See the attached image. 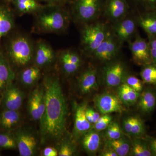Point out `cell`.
Listing matches in <instances>:
<instances>
[{"mask_svg": "<svg viewBox=\"0 0 156 156\" xmlns=\"http://www.w3.org/2000/svg\"><path fill=\"white\" fill-rule=\"evenodd\" d=\"M46 104L40 121L42 142L60 140L66 130L67 105L58 79L46 76L43 81Z\"/></svg>", "mask_w": 156, "mask_h": 156, "instance_id": "cell-1", "label": "cell"}, {"mask_svg": "<svg viewBox=\"0 0 156 156\" xmlns=\"http://www.w3.org/2000/svg\"><path fill=\"white\" fill-rule=\"evenodd\" d=\"M62 6L48 5L37 13L36 25L44 33H58L65 31L70 22V16Z\"/></svg>", "mask_w": 156, "mask_h": 156, "instance_id": "cell-2", "label": "cell"}, {"mask_svg": "<svg viewBox=\"0 0 156 156\" xmlns=\"http://www.w3.org/2000/svg\"><path fill=\"white\" fill-rule=\"evenodd\" d=\"M34 48L27 37L19 36L9 42L7 48V56L16 66H24L33 58Z\"/></svg>", "mask_w": 156, "mask_h": 156, "instance_id": "cell-3", "label": "cell"}, {"mask_svg": "<svg viewBox=\"0 0 156 156\" xmlns=\"http://www.w3.org/2000/svg\"><path fill=\"white\" fill-rule=\"evenodd\" d=\"M104 0H73L71 9L78 22L89 24L97 20L103 13Z\"/></svg>", "mask_w": 156, "mask_h": 156, "instance_id": "cell-4", "label": "cell"}, {"mask_svg": "<svg viewBox=\"0 0 156 156\" xmlns=\"http://www.w3.org/2000/svg\"><path fill=\"white\" fill-rule=\"evenodd\" d=\"M110 30L104 23L87 24L81 33V41L84 50L92 55L106 38Z\"/></svg>", "mask_w": 156, "mask_h": 156, "instance_id": "cell-5", "label": "cell"}, {"mask_svg": "<svg viewBox=\"0 0 156 156\" xmlns=\"http://www.w3.org/2000/svg\"><path fill=\"white\" fill-rule=\"evenodd\" d=\"M122 44L110 30L106 38L92 54L101 61L108 62L114 59L119 53Z\"/></svg>", "mask_w": 156, "mask_h": 156, "instance_id": "cell-6", "label": "cell"}, {"mask_svg": "<svg viewBox=\"0 0 156 156\" xmlns=\"http://www.w3.org/2000/svg\"><path fill=\"white\" fill-rule=\"evenodd\" d=\"M113 60L107 62L103 69L104 80L110 87H118L122 85L128 75L124 63L119 60Z\"/></svg>", "mask_w": 156, "mask_h": 156, "instance_id": "cell-7", "label": "cell"}, {"mask_svg": "<svg viewBox=\"0 0 156 156\" xmlns=\"http://www.w3.org/2000/svg\"><path fill=\"white\" fill-rule=\"evenodd\" d=\"M128 43L132 59L135 63L143 66L152 64L150 48L148 40L137 34L134 41Z\"/></svg>", "mask_w": 156, "mask_h": 156, "instance_id": "cell-8", "label": "cell"}, {"mask_svg": "<svg viewBox=\"0 0 156 156\" xmlns=\"http://www.w3.org/2000/svg\"><path fill=\"white\" fill-rule=\"evenodd\" d=\"M20 155L32 156L37 152L38 141L30 131L20 128L14 133Z\"/></svg>", "mask_w": 156, "mask_h": 156, "instance_id": "cell-9", "label": "cell"}, {"mask_svg": "<svg viewBox=\"0 0 156 156\" xmlns=\"http://www.w3.org/2000/svg\"><path fill=\"white\" fill-rule=\"evenodd\" d=\"M130 6L128 0H104L103 13L113 23L128 15Z\"/></svg>", "mask_w": 156, "mask_h": 156, "instance_id": "cell-10", "label": "cell"}, {"mask_svg": "<svg viewBox=\"0 0 156 156\" xmlns=\"http://www.w3.org/2000/svg\"><path fill=\"white\" fill-rule=\"evenodd\" d=\"M111 31L119 41L122 44L129 42L135 35L138 24L137 20L128 15L123 19L112 23Z\"/></svg>", "mask_w": 156, "mask_h": 156, "instance_id": "cell-11", "label": "cell"}, {"mask_svg": "<svg viewBox=\"0 0 156 156\" xmlns=\"http://www.w3.org/2000/svg\"><path fill=\"white\" fill-rule=\"evenodd\" d=\"M46 98L44 89L37 88L29 97L27 108L30 116L34 121H41L45 111Z\"/></svg>", "mask_w": 156, "mask_h": 156, "instance_id": "cell-12", "label": "cell"}, {"mask_svg": "<svg viewBox=\"0 0 156 156\" xmlns=\"http://www.w3.org/2000/svg\"><path fill=\"white\" fill-rule=\"evenodd\" d=\"M96 107L102 114L113 112L122 113L124 111L122 103L119 98L113 94L103 93L95 98Z\"/></svg>", "mask_w": 156, "mask_h": 156, "instance_id": "cell-13", "label": "cell"}, {"mask_svg": "<svg viewBox=\"0 0 156 156\" xmlns=\"http://www.w3.org/2000/svg\"><path fill=\"white\" fill-rule=\"evenodd\" d=\"M24 94L13 83L4 90L2 99L3 109L18 111L21 108L24 99Z\"/></svg>", "mask_w": 156, "mask_h": 156, "instance_id": "cell-14", "label": "cell"}, {"mask_svg": "<svg viewBox=\"0 0 156 156\" xmlns=\"http://www.w3.org/2000/svg\"><path fill=\"white\" fill-rule=\"evenodd\" d=\"M75 106L73 135L78 139L92 129V124L87 120L86 115L87 106L86 103L76 104Z\"/></svg>", "mask_w": 156, "mask_h": 156, "instance_id": "cell-15", "label": "cell"}, {"mask_svg": "<svg viewBox=\"0 0 156 156\" xmlns=\"http://www.w3.org/2000/svg\"><path fill=\"white\" fill-rule=\"evenodd\" d=\"M55 56L54 50L48 43L43 41L37 43L33 57L35 66L40 68L46 67L53 62Z\"/></svg>", "mask_w": 156, "mask_h": 156, "instance_id": "cell-16", "label": "cell"}, {"mask_svg": "<svg viewBox=\"0 0 156 156\" xmlns=\"http://www.w3.org/2000/svg\"><path fill=\"white\" fill-rule=\"evenodd\" d=\"M59 60L65 73L72 75L80 68L82 63L80 56L72 50H65L60 53Z\"/></svg>", "mask_w": 156, "mask_h": 156, "instance_id": "cell-17", "label": "cell"}, {"mask_svg": "<svg viewBox=\"0 0 156 156\" xmlns=\"http://www.w3.org/2000/svg\"><path fill=\"white\" fill-rule=\"evenodd\" d=\"M78 87L83 94H87L98 87L96 70L89 67L81 74L78 80Z\"/></svg>", "mask_w": 156, "mask_h": 156, "instance_id": "cell-18", "label": "cell"}, {"mask_svg": "<svg viewBox=\"0 0 156 156\" xmlns=\"http://www.w3.org/2000/svg\"><path fill=\"white\" fill-rule=\"evenodd\" d=\"M14 78V71L7 57L0 49V92L4 91L6 87L13 83Z\"/></svg>", "mask_w": 156, "mask_h": 156, "instance_id": "cell-19", "label": "cell"}, {"mask_svg": "<svg viewBox=\"0 0 156 156\" xmlns=\"http://www.w3.org/2000/svg\"><path fill=\"white\" fill-rule=\"evenodd\" d=\"M21 118L18 111L3 109L0 113V131H11L18 126Z\"/></svg>", "mask_w": 156, "mask_h": 156, "instance_id": "cell-20", "label": "cell"}, {"mask_svg": "<svg viewBox=\"0 0 156 156\" xmlns=\"http://www.w3.org/2000/svg\"><path fill=\"white\" fill-rule=\"evenodd\" d=\"M137 21L147 36H156V10L146 11L140 15Z\"/></svg>", "mask_w": 156, "mask_h": 156, "instance_id": "cell-21", "label": "cell"}, {"mask_svg": "<svg viewBox=\"0 0 156 156\" xmlns=\"http://www.w3.org/2000/svg\"><path fill=\"white\" fill-rule=\"evenodd\" d=\"M14 17L9 7L0 5V36L6 35L14 28Z\"/></svg>", "mask_w": 156, "mask_h": 156, "instance_id": "cell-22", "label": "cell"}, {"mask_svg": "<svg viewBox=\"0 0 156 156\" xmlns=\"http://www.w3.org/2000/svg\"><path fill=\"white\" fill-rule=\"evenodd\" d=\"M12 4L20 14H36L44 8L37 0H12Z\"/></svg>", "mask_w": 156, "mask_h": 156, "instance_id": "cell-23", "label": "cell"}, {"mask_svg": "<svg viewBox=\"0 0 156 156\" xmlns=\"http://www.w3.org/2000/svg\"><path fill=\"white\" fill-rule=\"evenodd\" d=\"M98 132L96 130L91 129L83 136L82 145L88 153H96L100 147L101 139Z\"/></svg>", "mask_w": 156, "mask_h": 156, "instance_id": "cell-24", "label": "cell"}, {"mask_svg": "<svg viewBox=\"0 0 156 156\" xmlns=\"http://www.w3.org/2000/svg\"><path fill=\"white\" fill-rule=\"evenodd\" d=\"M124 130L128 134L136 136H142L145 132V126L142 120L138 117H128L123 123Z\"/></svg>", "mask_w": 156, "mask_h": 156, "instance_id": "cell-25", "label": "cell"}, {"mask_svg": "<svg viewBox=\"0 0 156 156\" xmlns=\"http://www.w3.org/2000/svg\"><path fill=\"white\" fill-rule=\"evenodd\" d=\"M118 93V97L122 103L127 105H132L136 103L140 94L125 83L119 86Z\"/></svg>", "mask_w": 156, "mask_h": 156, "instance_id": "cell-26", "label": "cell"}, {"mask_svg": "<svg viewBox=\"0 0 156 156\" xmlns=\"http://www.w3.org/2000/svg\"><path fill=\"white\" fill-rule=\"evenodd\" d=\"M138 107L142 112L148 114L154 110L156 105V97L150 90H146L140 94Z\"/></svg>", "mask_w": 156, "mask_h": 156, "instance_id": "cell-27", "label": "cell"}, {"mask_svg": "<svg viewBox=\"0 0 156 156\" xmlns=\"http://www.w3.org/2000/svg\"><path fill=\"white\" fill-rule=\"evenodd\" d=\"M41 74L40 68L35 65L23 70L20 74V80L23 85L31 87L37 82Z\"/></svg>", "mask_w": 156, "mask_h": 156, "instance_id": "cell-28", "label": "cell"}, {"mask_svg": "<svg viewBox=\"0 0 156 156\" xmlns=\"http://www.w3.org/2000/svg\"><path fill=\"white\" fill-rule=\"evenodd\" d=\"M106 147L113 151L118 156H126L131 151L130 144L123 137L116 140H108Z\"/></svg>", "mask_w": 156, "mask_h": 156, "instance_id": "cell-29", "label": "cell"}, {"mask_svg": "<svg viewBox=\"0 0 156 156\" xmlns=\"http://www.w3.org/2000/svg\"><path fill=\"white\" fill-rule=\"evenodd\" d=\"M131 150V154L132 156H152L148 144L144 138H135L133 140Z\"/></svg>", "mask_w": 156, "mask_h": 156, "instance_id": "cell-30", "label": "cell"}, {"mask_svg": "<svg viewBox=\"0 0 156 156\" xmlns=\"http://www.w3.org/2000/svg\"><path fill=\"white\" fill-rule=\"evenodd\" d=\"M17 148L14 133L11 131H0V149L14 150Z\"/></svg>", "mask_w": 156, "mask_h": 156, "instance_id": "cell-31", "label": "cell"}, {"mask_svg": "<svg viewBox=\"0 0 156 156\" xmlns=\"http://www.w3.org/2000/svg\"><path fill=\"white\" fill-rule=\"evenodd\" d=\"M140 76L143 81L148 84H156V66L153 64L144 66Z\"/></svg>", "mask_w": 156, "mask_h": 156, "instance_id": "cell-32", "label": "cell"}, {"mask_svg": "<svg viewBox=\"0 0 156 156\" xmlns=\"http://www.w3.org/2000/svg\"><path fill=\"white\" fill-rule=\"evenodd\" d=\"M58 148V156H72L74 154L76 148L73 141L68 138H63L60 140Z\"/></svg>", "mask_w": 156, "mask_h": 156, "instance_id": "cell-33", "label": "cell"}, {"mask_svg": "<svg viewBox=\"0 0 156 156\" xmlns=\"http://www.w3.org/2000/svg\"><path fill=\"white\" fill-rule=\"evenodd\" d=\"M105 130V135L108 140H116L122 137V130L116 122H112Z\"/></svg>", "mask_w": 156, "mask_h": 156, "instance_id": "cell-34", "label": "cell"}, {"mask_svg": "<svg viewBox=\"0 0 156 156\" xmlns=\"http://www.w3.org/2000/svg\"><path fill=\"white\" fill-rule=\"evenodd\" d=\"M124 83L127 84L129 87L136 92L140 93L142 91L143 87L142 82L135 76L127 75Z\"/></svg>", "mask_w": 156, "mask_h": 156, "instance_id": "cell-35", "label": "cell"}, {"mask_svg": "<svg viewBox=\"0 0 156 156\" xmlns=\"http://www.w3.org/2000/svg\"><path fill=\"white\" fill-rule=\"evenodd\" d=\"M112 122V118L108 114L103 115L101 116L97 122L94 124V130L97 131L105 130Z\"/></svg>", "mask_w": 156, "mask_h": 156, "instance_id": "cell-36", "label": "cell"}, {"mask_svg": "<svg viewBox=\"0 0 156 156\" xmlns=\"http://www.w3.org/2000/svg\"><path fill=\"white\" fill-rule=\"evenodd\" d=\"M138 5L145 9L146 11L156 10V0H131Z\"/></svg>", "mask_w": 156, "mask_h": 156, "instance_id": "cell-37", "label": "cell"}, {"mask_svg": "<svg viewBox=\"0 0 156 156\" xmlns=\"http://www.w3.org/2000/svg\"><path fill=\"white\" fill-rule=\"evenodd\" d=\"M151 57L152 63L156 66V36H147Z\"/></svg>", "mask_w": 156, "mask_h": 156, "instance_id": "cell-38", "label": "cell"}, {"mask_svg": "<svg viewBox=\"0 0 156 156\" xmlns=\"http://www.w3.org/2000/svg\"><path fill=\"white\" fill-rule=\"evenodd\" d=\"M148 144L152 156H156V138L150 136H146L144 138Z\"/></svg>", "mask_w": 156, "mask_h": 156, "instance_id": "cell-39", "label": "cell"}, {"mask_svg": "<svg viewBox=\"0 0 156 156\" xmlns=\"http://www.w3.org/2000/svg\"><path fill=\"white\" fill-rule=\"evenodd\" d=\"M43 154L44 156H58V151L55 148L48 147L43 151Z\"/></svg>", "mask_w": 156, "mask_h": 156, "instance_id": "cell-40", "label": "cell"}, {"mask_svg": "<svg viewBox=\"0 0 156 156\" xmlns=\"http://www.w3.org/2000/svg\"><path fill=\"white\" fill-rule=\"evenodd\" d=\"M48 3V5H56L63 6L66 3L67 0H42Z\"/></svg>", "mask_w": 156, "mask_h": 156, "instance_id": "cell-41", "label": "cell"}, {"mask_svg": "<svg viewBox=\"0 0 156 156\" xmlns=\"http://www.w3.org/2000/svg\"><path fill=\"white\" fill-rule=\"evenodd\" d=\"M101 154V155L103 156H118L115 151L107 147Z\"/></svg>", "mask_w": 156, "mask_h": 156, "instance_id": "cell-42", "label": "cell"}, {"mask_svg": "<svg viewBox=\"0 0 156 156\" xmlns=\"http://www.w3.org/2000/svg\"><path fill=\"white\" fill-rule=\"evenodd\" d=\"M90 108V112L92 114V118H93V124H95V123L97 122V121L101 117L100 115L98 112L95 111L92 108Z\"/></svg>", "mask_w": 156, "mask_h": 156, "instance_id": "cell-43", "label": "cell"}, {"mask_svg": "<svg viewBox=\"0 0 156 156\" xmlns=\"http://www.w3.org/2000/svg\"><path fill=\"white\" fill-rule=\"evenodd\" d=\"M86 115L88 121L91 124H93V118H92V114H91V112H90V108H87V109H86Z\"/></svg>", "mask_w": 156, "mask_h": 156, "instance_id": "cell-44", "label": "cell"}, {"mask_svg": "<svg viewBox=\"0 0 156 156\" xmlns=\"http://www.w3.org/2000/svg\"><path fill=\"white\" fill-rule=\"evenodd\" d=\"M6 2H12V0H5Z\"/></svg>", "mask_w": 156, "mask_h": 156, "instance_id": "cell-45", "label": "cell"}, {"mask_svg": "<svg viewBox=\"0 0 156 156\" xmlns=\"http://www.w3.org/2000/svg\"><path fill=\"white\" fill-rule=\"evenodd\" d=\"M1 103H2V99L0 98V105H1Z\"/></svg>", "mask_w": 156, "mask_h": 156, "instance_id": "cell-46", "label": "cell"}, {"mask_svg": "<svg viewBox=\"0 0 156 156\" xmlns=\"http://www.w3.org/2000/svg\"><path fill=\"white\" fill-rule=\"evenodd\" d=\"M1 38H2V37H1V36H0V39H1Z\"/></svg>", "mask_w": 156, "mask_h": 156, "instance_id": "cell-47", "label": "cell"}]
</instances>
